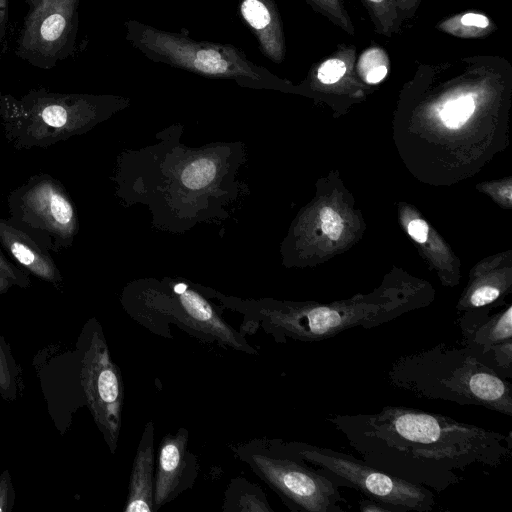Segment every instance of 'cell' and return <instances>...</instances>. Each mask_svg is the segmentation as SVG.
Segmentation results:
<instances>
[{
	"label": "cell",
	"instance_id": "cell-26",
	"mask_svg": "<svg viewBox=\"0 0 512 512\" xmlns=\"http://www.w3.org/2000/svg\"><path fill=\"white\" fill-rule=\"evenodd\" d=\"M11 481L7 472L0 476V512L9 510V496L11 489Z\"/></svg>",
	"mask_w": 512,
	"mask_h": 512
},
{
	"label": "cell",
	"instance_id": "cell-17",
	"mask_svg": "<svg viewBox=\"0 0 512 512\" xmlns=\"http://www.w3.org/2000/svg\"><path fill=\"white\" fill-rule=\"evenodd\" d=\"M437 27L445 33L460 38L484 37L495 29L489 17L475 12L452 16L438 23Z\"/></svg>",
	"mask_w": 512,
	"mask_h": 512
},
{
	"label": "cell",
	"instance_id": "cell-20",
	"mask_svg": "<svg viewBox=\"0 0 512 512\" xmlns=\"http://www.w3.org/2000/svg\"><path fill=\"white\" fill-rule=\"evenodd\" d=\"M369 10L377 30L391 36L395 31L398 11L395 0H361Z\"/></svg>",
	"mask_w": 512,
	"mask_h": 512
},
{
	"label": "cell",
	"instance_id": "cell-2",
	"mask_svg": "<svg viewBox=\"0 0 512 512\" xmlns=\"http://www.w3.org/2000/svg\"><path fill=\"white\" fill-rule=\"evenodd\" d=\"M391 386L416 397L483 407L512 416V384L465 347L438 343L398 357L390 366Z\"/></svg>",
	"mask_w": 512,
	"mask_h": 512
},
{
	"label": "cell",
	"instance_id": "cell-14",
	"mask_svg": "<svg viewBox=\"0 0 512 512\" xmlns=\"http://www.w3.org/2000/svg\"><path fill=\"white\" fill-rule=\"evenodd\" d=\"M0 247L29 274L55 286L62 283V275L50 252L9 218H0Z\"/></svg>",
	"mask_w": 512,
	"mask_h": 512
},
{
	"label": "cell",
	"instance_id": "cell-5",
	"mask_svg": "<svg viewBox=\"0 0 512 512\" xmlns=\"http://www.w3.org/2000/svg\"><path fill=\"white\" fill-rule=\"evenodd\" d=\"M419 304L398 298L326 305H278L264 309V322L278 341L314 342L355 327L368 330L379 327Z\"/></svg>",
	"mask_w": 512,
	"mask_h": 512
},
{
	"label": "cell",
	"instance_id": "cell-12",
	"mask_svg": "<svg viewBox=\"0 0 512 512\" xmlns=\"http://www.w3.org/2000/svg\"><path fill=\"white\" fill-rule=\"evenodd\" d=\"M171 307L166 305L167 315H171L183 328L194 331L197 337L217 339L235 349H251L243 338L233 331L213 310L211 304L199 293L184 283L171 286Z\"/></svg>",
	"mask_w": 512,
	"mask_h": 512
},
{
	"label": "cell",
	"instance_id": "cell-21",
	"mask_svg": "<svg viewBox=\"0 0 512 512\" xmlns=\"http://www.w3.org/2000/svg\"><path fill=\"white\" fill-rule=\"evenodd\" d=\"M474 109L473 97L471 95L461 96L447 102L442 108L440 116L446 126L458 128L467 121Z\"/></svg>",
	"mask_w": 512,
	"mask_h": 512
},
{
	"label": "cell",
	"instance_id": "cell-31",
	"mask_svg": "<svg viewBox=\"0 0 512 512\" xmlns=\"http://www.w3.org/2000/svg\"><path fill=\"white\" fill-rule=\"evenodd\" d=\"M397 11L400 10L402 13H408L417 8L420 0H395Z\"/></svg>",
	"mask_w": 512,
	"mask_h": 512
},
{
	"label": "cell",
	"instance_id": "cell-32",
	"mask_svg": "<svg viewBox=\"0 0 512 512\" xmlns=\"http://www.w3.org/2000/svg\"><path fill=\"white\" fill-rule=\"evenodd\" d=\"M12 286H14L12 282L0 275V293L6 292Z\"/></svg>",
	"mask_w": 512,
	"mask_h": 512
},
{
	"label": "cell",
	"instance_id": "cell-13",
	"mask_svg": "<svg viewBox=\"0 0 512 512\" xmlns=\"http://www.w3.org/2000/svg\"><path fill=\"white\" fill-rule=\"evenodd\" d=\"M197 476L196 458L188 450V432L179 429L160 444L154 478L153 511L189 489Z\"/></svg>",
	"mask_w": 512,
	"mask_h": 512
},
{
	"label": "cell",
	"instance_id": "cell-28",
	"mask_svg": "<svg viewBox=\"0 0 512 512\" xmlns=\"http://www.w3.org/2000/svg\"><path fill=\"white\" fill-rule=\"evenodd\" d=\"M322 231L332 240H337L342 234L343 223L329 222L322 223Z\"/></svg>",
	"mask_w": 512,
	"mask_h": 512
},
{
	"label": "cell",
	"instance_id": "cell-24",
	"mask_svg": "<svg viewBox=\"0 0 512 512\" xmlns=\"http://www.w3.org/2000/svg\"><path fill=\"white\" fill-rule=\"evenodd\" d=\"M0 275L21 288L31 284L29 273L11 262L0 249Z\"/></svg>",
	"mask_w": 512,
	"mask_h": 512
},
{
	"label": "cell",
	"instance_id": "cell-9",
	"mask_svg": "<svg viewBox=\"0 0 512 512\" xmlns=\"http://www.w3.org/2000/svg\"><path fill=\"white\" fill-rule=\"evenodd\" d=\"M25 1L28 12L15 53L34 67L51 69L74 52L80 0Z\"/></svg>",
	"mask_w": 512,
	"mask_h": 512
},
{
	"label": "cell",
	"instance_id": "cell-16",
	"mask_svg": "<svg viewBox=\"0 0 512 512\" xmlns=\"http://www.w3.org/2000/svg\"><path fill=\"white\" fill-rule=\"evenodd\" d=\"M154 459V426L148 422L133 461L126 512L153 511Z\"/></svg>",
	"mask_w": 512,
	"mask_h": 512
},
{
	"label": "cell",
	"instance_id": "cell-30",
	"mask_svg": "<svg viewBox=\"0 0 512 512\" xmlns=\"http://www.w3.org/2000/svg\"><path fill=\"white\" fill-rule=\"evenodd\" d=\"M8 0H0V42L5 35Z\"/></svg>",
	"mask_w": 512,
	"mask_h": 512
},
{
	"label": "cell",
	"instance_id": "cell-22",
	"mask_svg": "<svg viewBox=\"0 0 512 512\" xmlns=\"http://www.w3.org/2000/svg\"><path fill=\"white\" fill-rule=\"evenodd\" d=\"M314 9L329 17L336 25L352 34V22L340 0H306Z\"/></svg>",
	"mask_w": 512,
	"mask_h": 512
},
{
	"label": "cell",
	"instance_id": "cell-3",
	"mask_svg": "<svg viewBox=\"0 0 512 512\" xmlns=\"http://www.w3.org/2000/svg\"><path fill=\"white\" fill-rule=\"evenodd\" d=\"M126 99L111 95L58 93L31 89L20 98L0 92V123L18 150L45 149L81 135L123 108Z\"/></svg>",
	"mask_w": 512,
	"mask_h": 512
},
{
	"label": "cell",
	"instance_id": "cell-11",
	"mask_svg": "<svg viewBox=\"0 0 512 512\" xmlns=\"http://www.w3.org/2000/svg\"><path fill=\"white\" fill-rule=\"evenodd\" d=\"M461 344L505 379L512 378V306L489 313L488 305L468 309L459 321Z\"/></svg>",
	"mask_w": 512,
	"mask_h": 512
},
{
	"label": "cell",
	"instance_id": "cell-29",
	"mask_svg": "<svg viewBox=\"0 0 512 512\" xmlns=\"http://www.w3.org/2000/svg\"><path fill=\"white\" fill-rule=\"evenodd\" d=\"M320 220L322 223L337 222L341 223L342 220L337 212L330 207H323L319 213Z\"/></svg>",
	"mask_w": 512,
	"mask_h": 512
},
{
	"label": "cell",
	"instance_id": "cell-19",
	"mask_svg": "<svg viewBox=\"0 0 512 512\" xmlns=\"http://www.w3.org/2000/svg\"><path fill=\"white\" fill-rule=\"evenodd\" d=\"M354 57V49L346 48L339 55L325 60L317 67V80L325 85L338 83L352 70Z\"/></svg>",
	"mask_w": 512,
	"mask_h": 512
},
{
	"label": "cell",
	"instance_id": "cell-10",
	"mask_svg": "<svg viewBox=\"0 0 512 512\" xmlns=\"http://www.w3.org/2000/svg\"><path fill=\"white\" fill-rule=\"evenodd\" d=\"M81 381L94 420L114 453L121 427L123 385L99 328L84 354Z\"/></svg>",
	"mask_w": 512,
	"mask_h": 512
},
{
	"label": "cell",
	"instance_id": "cell-23",
	"mask_svg": "<svg viewBox=\"0 0 512 512\" xmlns=\"http://www.w3.org/2000/svg\"><path fill=\"white\" fill-rule=\"evenodd\" d=\"M17 369L6 345L0 342V393L5 397H14L17 384Z\"/></svg>",
	"mask_w": 512,
	"mask_h": 512
},
{
	"label": "cell",
	"instance_id": "cell-15",
	"mask_svg": "<svg viewBox=\"0 0 512 512\" xmlns=\"http://www.w3.org/2000/svg\"><path fill=\"white\" fill-rule=\"evenodd\" d=\"M242 18L267 58L282 63L285 57L283 26L274 0H239Z\"/></svg>",
	"mask_w": 512,
	"mask_h": 512
},
{
	"label": "cell",
	"instance_id": "cell-25",
	"mask_svg": "<svg viewBox=\"0 0 512 512\" xmlns=\"http://www.w3.org/2000/svg\"><path fill=\"white\" fill-rule=\"evenodd\" d=\"M409 235L418 243H424L428 238V225L424 220L414 219L407 227Z\"/></svg>",
	"mask_w": 512,
	"mask_h": 512
},
{
	"label": "cell",
	"instance_id": "cell-8",
	"mask_svg": "<svg viewBox=\"0 0 512 512\" xmlns=\"http://www.w3.org/2000/svg\"><path fill=\"white\" fill-rule=\"evenodd\" d=\"M243 457L292 511L343 512L339 487L292 452L285 441L246 449Z\"/></svg>",
	"mask_w": 512,
	"mask_h": 512
},
{
	"label": "cell",
	"instance_id": "cell-27",
	"mask_svg": "<svg viewBox=\"0 0 512 512\" xmlns=\"http://www.w3.org/2000/svg\"><path fill=\"white\" fill-rule=\"evenodd\" d=\"M359 504L362 512H394L391 507L369 498L361 500Z\"/></svg>",
	"mask_w": 512,
	"mask_h": 512
},
{
	"label": "cell",
	"instance_id": "cell-4",
	"mask_svg": "<svg viewBox=\"0 0 512 512\" xmlns=\"http://www.w3.org/2000/svg\"><path fill=\"white\" fill-rule=\"evenodd\" d=\"M125 39L148 59L205 77L233 80L246 88L275 87L278 80L267 69L230 44L200 41L176 32L128 20Z\"/></svg>",
	"mask_w": 512,
	"mask_h": 512
},
{
	"label": "cell",
	"instance_id": "cell-18",
	"mask_svg": "<svg viewBox=\"0 0 512 512\" xmlns=\"http://www.w3.org/2000/svg\"><path fill=\"white\" fill-rule=\"evenodd\" d=\"M389 66L386 52L382 48L372 47L360 56L357 70L365 82L376 84L386 77Z\"/></svg>",
	"mask_w": 512,
	"mask_h": 512
},
{
	"label": "cell",
	"instance_id": "cell-6",
	"mask_svg": "<svg viewBox=\"0 0 512 512\" xmlns=\"http://www.w3.org/2000/svg\"><path fill=\"white\" fill-rule=\"evenodd\" d=\"M286 446L316 468L339 488L359 491L394 512H432L435 497L426 487L407 482L350 454L299 441H285Z\"/></svg>",
	"mask_w": 512,
	"mask_h": 512
},
{
	"label": "cell",
	"instance_id": "cell-1",
	"mask_svg": "<svg viewBox=\"0 0 512 512\" xmlns=\"http://www.w3.org/2000/svg\"><path fill=\"white\" fill-rule=\"evenodd\" d=\"M326 420L373 467L437 493L474 467L498 468L511 456L512 433L418 408L387 405L375 413Z\"/></svg>",
	"mask_w": 512,
	"mask_h": 512
},
{
	"label": "cell",
	"instance_id": "cell-7",
	"mask_svg": "<svg viewBox=\"0 0 512 512\" xmlns=\"http://www.w3.org/2000/svg\"><path fill=\"white\" fill-rule=\"evenodd\" d=\"M9 219L47 251L72 246L79 230L77 210L60 181L47 173L31 176L7 197Z\"/></svg>",
	"mask_w": 512,
	"mask_h": 512
}]
</instances>
